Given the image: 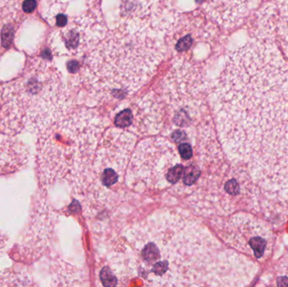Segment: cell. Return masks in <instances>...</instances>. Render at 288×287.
Here are the masks:
<instances>
[{"mask_svg":"<svg viewBox=\"0 0 288 287\" xmlns=\"http://www.w3.org/2000/svg\"><path fill=\"white\" fill-rule=\"evenodd\" d=\"M218 133L269 214L288 204V63L252 39L227 58L213 91Z\"/></svg>","mask_w":288,"mask_h":287,"instance_id":"cell-1","label":"cell"},{"mask_svg":"<svg viewBox=\"0 0 288 287\" xmlns=\"http://www.w3.org/2000/svg\"><path fill=\"white\" fill-rule=\"evenodd\" d=\"M218 248L202 223L167 211L131 226L116 255L128 280L144 287H219Z\"/></svg>","mask_w":288,"mask_h":287,"instance_id":"cell-2","label":"cell"},{"mask_svg":"<svg viewBox=\"0 0 288 287\" xmlns=\"http://www.w3.org/2000/svg\"><path fill=\"white\" fill-rule=\"evenodd\" d=\"M101 123L93 111L70 106L38 134L36 174L40 190L67 182L73 192L86 187Z\"/></svg>","mask_w":288,"mask_h":287,"instance_id":"cell-3","label":"cell"},{"mask_svg":"<svg viewBox=\"0 0 288 287\" xmlns=\"http://www.w3.org/2000/svg\"><path fill=\"white\" fill-rule=\"evenodd\" d=\"M147 23L127 19L92 49L81 74L98 90L131 91L152 75L164 53Z\"/></svg>","mask_w":288,"mask_h":287,"instance_id":"cell-4","label":"cell"},{"mask_svg":"<svg viewBox=\"0 0 288 287\" xmlns=\"http://www.w3.org/2000/svg\"><path fill=\"white\" fill-rule=\"evenodd\" d=\"M68 91L50 61L30 57L19 76L0 84V133L39 134L69 107Z\"/></svg>","mask_w":288,"mask_h":287,"instance_id":"cell-5","label":"cell"},{"mask_svg":"<svg viewBox=\"0 0 288 287\" xmlns=\"http://www.w3.org/2000/svg\"><path fill=\"white\" fill-rule=\"evenodd\" d=\"M218 233L228 245L257 260L272 252L273 237L264 222L251 215L236 214L217 224Z\"/></svg>","mask_w":288,"mask_h":287,"instance_id":"cell-6","label":"cell"},{"mask_svg":"<svg viewBox=\"0 0 288 287\" xmlns=\"http://www.w3.org/2000/svg\"><path fill=\"white\" fill-rule=\"evenodd\" d=\"M177 160L174 146L166 139H148L136 150L128 170L129 179L151 185L159 183Z\"/></svg>","mask_w":288,"mask_h":287,"instance_id":"cell-7","label":"cell"},{"mask_svg":"<svg viewBox=\"0 0 288 287\" xmlns=\"http://www.w3.org/2000/svg\"><path fill=\"white\" fill-rule=\"evenodd\" d=\"M57 215L40 190L32 201L30 217L24 229L21 244L18 248L27 259L37 260L49 250L53 240Z\"/></svg>","mask_w":288,"mask_h":287,"instance_id":"cell-8","label":"cell"},{"mask_svg":"<svg viewBox=\"0 0 288 287\" xmlns=\"http://www.w3.org/2000/svg\"><path fill=\"white\" fill-rule=\"evenodd\" d=\"M258 23L265 38L278 41L288 57V1L267 3L259 11Z\"/></svg>","mask_w":288,"mask_h":287,"instance_id":"cell-9","label":"cell"},{"mask_svg":"<svg viewBox=\"0 0 288 287\" xmlns=\"http://www.w3.org/2000/svg\"><path fill=\"white\" fill-rule=\"evenodd\" d=\"M29 157V148L21 141L0 139V177L12 175L26 168Z\"/></svg>","mask_w":288,"mask_h":287,"instance_id":"cell-10","label":"cell"},{"mask_svg":"<svg viewBox=\"0 0 288 287\" xmlns=\"http://www.w3.org/2000/svg\"><path fill=\"white\" fill-rule=\"evenodd\" d=\"M127 281L128 278L115 253L98 263L95 287H128Z\"/></svg>","mask_w":288,"mask_h":287,"instance_id":"cell-11","label":"cell"},{"mask_svg":"<svg viewBox=\"0 0 288 287\" xmlns=\"http://www.w3.org/2000/svg\"><path fill=\"white\" fill-rule=\"evenodd\" d=\"M207 10L213 18L224 25L240 21L249 10V2H213L206 3Z\"/></svg>","mask_w":288,"mask_h":287,"instance_id":"cell-12","label":"cell"},{"mask_svg":"<svg viewBox=\"0 0 288 287\" xmlns=\"http://www.w3.org/2000/svg\"><path fill=\"white\" fill-rule=\"evenodd\" d=\"M0 287H40L29 272L9 267L0 271Z\"/></svg>","mask_w":288,"mask_h":287,"instance_id":"cell-13","label":"cell"},{"mask_svg":"<svg viewBox=\"0 0 288 287\" xmlns=\"http://www.w3.org/2000/svg\"><path fill=\"white\" fill-rule=\"evenodd\" d=\"M201 175L202 171L199 166L193 163L185 168L182 175V182L186 186H192L198 181Z\"/></svg>","mask_w":288,"mask_h":287,"instance_id":"cell-14","label":"cell"},{"mask_svg":"<svg viewBox=\"0 0 288 287\" xmlns=\"http://www.w3.org/2000/svg\"><path fill=\"white\" fill-rule=\"evenodd\" d=\"M134 117L131 108L124 109L120 111L115 117V123L118 128H128L133 124Z\"/></svg>","mask_w":288,"mask_h":287,"instance_id":"cell-15","label":"cell"},{"mask_svg":"<svg viewBox=\"0 0 288 287\" xmlns=\"http://www.w3.org/2000/svg\"><path fill=\"white\" fill-rule=\"evenodd\" d=\"M277 269V287H288V255L281 260Z\"/></svg>","mask_w":288,"mask_h":287,"instance_id":"cell-16","label":"cell"},{"mask_svg":"<svg viewBox=\"0 0 288 287\" xmlns=\"http://www.w3.org/2000/svg\"><path fill=\"white\" fill-rule=\"evenodd\" d=\"M178 152L184 159H191L193 156V148L189 143H182V144H179Z\"/></svg>","mask_w":288,"mask_h":287,"instance_id":"cell-17","label":"cell"},{"mask_svg":"<svg viewBox=\"0 0 288 287\" xmlns=\"http://www.w3.org/2000/svg\"><path fill=\"white\" fill-rule=\"evenodd\" d=\"M37 6V2L34 0H27L22 3V11L24 14H31L35 11V8Z\"/></svg>","mask_w":288,"mask_h":287,"instance_id":"cell-18","label":"cell"},{"mask_svg":"<svg viewBox=\"0 0 288 287\" xmlns=\"http://www.w3.org/2000/svg\"><path fill=\"white\" fill-rule=\"evenodd\" d=\"M8 244V239L5 235L0 233V258L3 257L5 253L6 247Z\"/></svg>","mask_w":288,"mask_h":287,"instance_id":"cell-19","label":"cell"}]
</instances>
